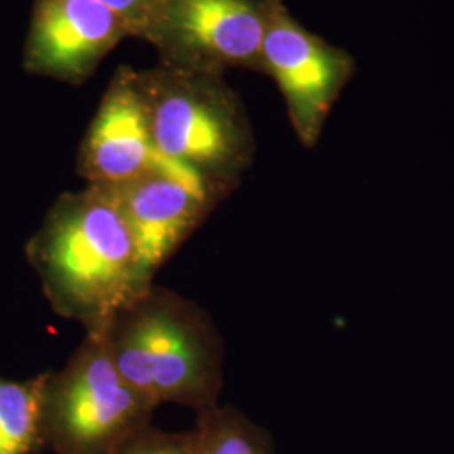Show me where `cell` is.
<instances>
[{
	"label": "cell",
	"instance_id": "cell-1",
	"mask_svg": "<svg viewBox=\"0 0 454 454\" xmlns=\"http://www.w3.org/2000/svg\"><path fill=\"white\" fill-rule=\"evenodd\" d=\"M26 258L56 315L97 330L153 283L110 192H65L26 244Z\"/></svg>",
	"mask_w": 454,
	"mask_h": 454
},
{
	"label": "cell",
	"instance_id": "cell-2",
	"mask_svg": "<svg viewBox=\"0 0 454 454\" xmlns=\"http://www.w3.org/2000/svg\"><path fill=\"white\" fill-rule=\"evenodd\" d=\"M116 369L155 407L219 406L224 343L207 309L150 285L101 326Z\"/></svg>",
	"mask_w": 454,
	"mask_h": 454
},
{
	"label": "cell",
	"instance_id": "cell-3",
	"mask_svg": "<svg viewBox=\"0 0 454 454\" xmlns=\"http://www.w3.org/2000/svg\"><path fill=\"white\" fill-rule=\"evenodd\" d=\"M155 146L221 202L251 167L256 140L241 98L224 76L157 65L135 71Z\"/></svg>",
	"mask_w": 454,
	"mask_h": 454
},
{
	"label": "cell",
	"instance_id": "cell-4",
	"mask_svg": "<svg viewBox=\"0 0 454 454\" xmlns=\"http://www.w3.org/2000/svg\"><path fill=\"white\" fill-rule=\"evenodd\" d=\"M155 409L116 369L103 330H84L73 356L46 377L43 448L54 454H114L152 424Z\"/></svg>",
	"mask_w": 454,
	"mask_h": 454
},
{
	"label": "cell",
	"instance_id": "cell-5",
	"mask_svg": "<svg viewBox=\"0 0 454 454\" xmlns=\"http://www.w3.org/2000/svg\"><path fill=\"white\" fill-rule=\"evenodd\" d=\"M266 17V0H159L137 39L168 67L214 76L260 71Z\"/></svg>",
	"mask_w": 454,
	"mask_h": 454
},
{
	"label": "cell",
	"instance_id": "cell-6",
	"mask_svg": "<svg viewBox=\"0 0 454 454\" xmlns=\"http://www.w3.org/2000/svg\"><path fill=\"white\" fill-rule=\"evenodd\" d=\"M261 73L275 80L293 131L305 148L318 144L337 99L354 78V56L298 22L286 0H266Z\"/></svg>",
	"mask_w": 454,
	"mask_h": 454
},
{
	"label": "cell",
	"instance_id": "cell-7",
	"mask_svg": "<svg viewBox=\"0 0 454 454\" xmlns=\"http://www.w3.org/2000/svg\"><path fill=\"white\" fill-rule=\"evenodd\" d=\"M135 71L121 66L108 84L82 138L76 170L86 185H116L148 174H167L221 200L189 170L167 160L155 146Z\"/></svg>",
	"mask_w": 454,
	"mask_h": 454
},
{
	"label": "cell",
	"instance_id": "cell-8",
	"mask_svg": "<svg viewBox=\"0 0 454 454\" xmlns=\"http://www.w3.org/2000/svg\"><path fill=\"white\" fill-rule=\"evenodd\" d=\"M127 37H133L129 26L99 0H34L24 67L82 84Z\"/></svg>",
	"mask_w": 454,
	"mask_h": 454
},
{
	"label": "cell",
	"instance_id": "cell-9",
	"mask_svg": "<svg viewBox=\"0 0 454 454\" xmlns=\"http://www.w3.org/2000/svg\"><path fill=\"white\" fill-rule=\"evenodd\" d=\"M105 189L130 231L150 283L219 206L204 191L167 174H148Z\"/></svg>",
	"mask_w": 454,
	"mask_h": 454
},
{
	"label": "cell",
	"instance_id": "cell-10",
	"mask_svg": "<svg viewBox=\"0 0 454 454\" xmlns=\"http://www.w3.org/2000/svg\"><path fill=\"white\" fill-rule=\"evenodd\" d=\"M48 372L27 380L0 375V454H37L43 448L41 416Z\"/></svg>",
	"mask_w": 454,
	"mask_h": 454
},
{
	"label": "cell",
	"instance_id": "cell-11",
	"mask_svg": "<svg viewBox=\"0 0 454 454\" xmlns=\"http://www.w3.org/2000/svg\"><path fill=\"white\" fill-rule=\"evenodd\" d=\"M195 454H276L266 429L232 406H215L197 414Z\"/></svg>",
	"mask_w": 454,
	"mask_h": 454
},
{
	"label": "cell",
	"instance_id": "cell-12",
	"mask_svg": "<svg viewBox=\"0 0 454 454\" xmlns=\"http://www.w3.org/2000/svg\"><path fill=\"white\" fill-rule=\"evenodd\" d=\"M114 454H195V433H167L152 424L127 439Z\"/></svg>",
	"mask_w": 454,
	"mask_h": 454
},
{
	"label": "cell",
	"instance_id": "cell-13",
	"mask_svg": "<svg viewBox=\"0 0 454 454\" xmlns=\"http://www.w3.org/2000/svg\"><path fill=\"white\" fill-rule=\"evenodd\" d=\"M110 11H114L131 31V35L137 37L142 26L145 24L146 17L155 7L159 0H99Z\"/></svg>",
	"mask_w": 454,
	"mask_h": 454
}]
</instances>
